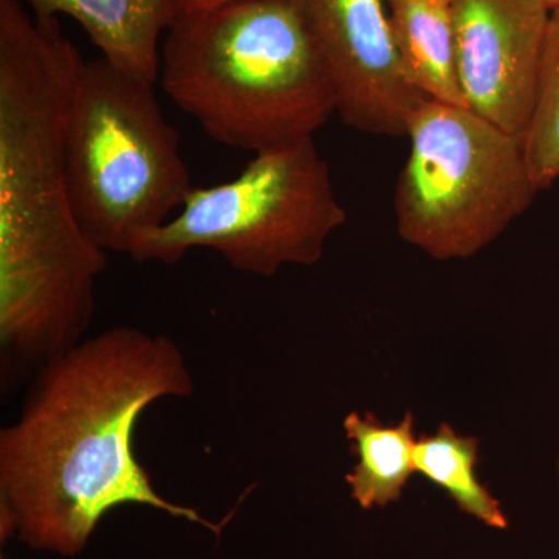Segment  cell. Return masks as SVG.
<instances>
[{"mask_svg": "<svg viewBox=\"0 0 559 559\" xmlns=\"http://www.w3.org/2000/svg\"><path fill=\"white\" fill-rule=\"evenodd\" d=\"M347 221L314 139L253 154L229 182L193 187L178 215L132 245L138 263L176 264L212 249L234 270L272 277L283 266H314Z\"/></svg>", "mask_w": 559, "mask_h": 559, "instance_id": "obj_5", "label": "cell"}, {"mask_svg": "<svg viewBox=\"0 0 559 559\" xmlns=\"http://www.w3.org/2000/svg\"><path fill=\"white\" fill-rule=\"evenodd\" d=\"M451 13L466 108L524 138L550 10L540 0H451Z\"/></svg>", "mask_w": 559, "mask_h": 559, "instance_id": "obj_8", "label": "cell"}, {"mask_svg": "<svg viewBox=\"0 0 559 559\" xmlns=\"http://www.w3.org/2000/svg\"><path fill=\"white\" fill-rule=\"evenodd\" d=\"M558 484H559V457H558Z\"/></svg>", "mask_w": 559, "mask_h": 559, "instance_id": "obj_16", "label": "cell"}, {"mask_svg": "<svg viewBox=\"0 0 559 559\" xmlns=\"http://www.w3.org/2000/svg\"><path fill=\"white\" fill-rule=\"evenodd\" d=\"M443 2H450L451 3V0H443Z\"/></svg>", "mask_w": 559, "mask_h": 559, "instance_id": "obj_17", "label": "cell"}, {"mask_svg": "<svg viewBox=\"0 0 559 559\" xmlns=\"http://www.w3.org/2000/svg\"><path fill=\"white\" fill-rule=\"evenodd\" d=\"M525 156L539 191L559 179V7L550 11Z\"/></svg>", "mask_w": 559, "mask_h": 559, "instance_id": "obj_13", "label": "cell"}, {"mask_svg": "<svg viewBox=\"0 0 559 559\" xmlns=\"http://www.w3.org/2000/svg\"><path fill=\"white\" fill-rule=\"evenodd\" d=\"M396 182L400 237L440 261L465 260L527 212L539 189L524 140L462 106L425 100L409 121Z\"/></svg>", "mask_w": 559, "mask_h": 559, "instance_id": "obj_6", "label": "cell"}, {"mask_svg": "<svg viewBox=\"0 0 559 559\" xmlns=\"http://www.w3.org/2000/svg\"><path fill=\"white\" fill-rule=\"evenodd\" d=\"M480 439L462 436L448 423H441L432 436L418 437L415 447V473L443 489L463 513L489 528H509L502 506L476 473Z\"/></svg>", "mask_w": 559, "mask_h": 559, "instance_id": "obj_12", "label": "cell"}, {"mask_svg": "<svg viewBox=\"0 0 559 559\" xmlns=\"http://www.w3.org/2000/svg\"><path fill=\"white\" fill-rule=\"evenodd\" d=\"M193 390L179 345L134 326L102 331L46 364L0 430V538L76 557L103 516L128 503L219 535V525L159 495L134 452L140 415Z\"/></svg>", "mask_w": 559, "mask_h": 559, "instance_id": "obj_1", "label": "cell"}, {"mask_svg": "<svg viewBox=\"0 0 559 559\" xmlns=\"http://www.w3.org/2000/svg\"><path fill=\"white\" fill-rule=\"evenodd\" d=\"M326 66L336 114L371 135L406 138L425 94L401 61L385 0H297Z\"/></svg>", "mask_w": 559, "mask_h": 559, "instance_id": "obj_7", "label": "cell"}, {"mask_svg": "<svg viewBox=\"0 0 559 559\" xmlns=\"http://www.w3.org/2000/svg\"><path fill=\"white\" fill-rule=\"evenodd\" d=\"M356 463L345 476L349 496L362 510L384 509L399 502L415 474L414 414L385 425L373 412H352L344 419Z\"/></svg>", "mask_w": 559, "mask_h": 559, "instance_id": "obj_11", "label": "cell"}, {"mask_svg": "<svg viewBox=\"0 0 559 559\" xmlns=\"http://www.w3.org/2000/svg\"><path fill=\"white\" fill-rule=\"evenodd\" d=\"M154 86L102 57L84 61L73 92L66 130L70 202L81 229L106 252H130L193 189Z\"/></svg>", "mask_w": 559, "mask_h": 559, "instance_id": "obj_4", "label": "cell"}, {"mask_svg": "<svg viewBox=\"0 0 559 559\" xmlns=\"http://www.w3.org/2000/svg\"><path fill=\"white\" fill-rule=\"evenodd\" d=\"M230 2V0H182V10L197 11L212 9V7L221 5V3Z\"/></svg>", "mask_w": 559, "mask_h": 559, "instance_id": "obj_14", "label": "cell"}, {"mask_svg": "<svg viewBox=\"0 0 559 559\" xmlns=\"http://www.w3.org/2000/svg\"><path fill=\"white\" fill-rule=\"evenodd\" d=\"M540 2H543L550 11L558 9L559 7V0H540Z\"/></svg>", "mask_w": 559, "mask_h": 559, "instance_id": "obj_15", "label": "cell"}, {"mask_svg": "<svg viewBox=\"0 0 559 559\" xmlns=\"http://www.w3.org/2000/svg\"><path fill=\"white\" fill-rule=\"evenodd\" d=\"M84 60L58 20L0 0V347L43 369L84 341L106 250L81 229L66 130Z\"/></svg>", "mask_w": 559, "mask_h": 559, "instance_id": "obj_2", "label": "cell"}, {"mask_svg": "<svg viewBox=\"0 0 559 559\" xmlns=\"http://www.w3.org/2000/svg\"><path fill=\"white\" fill-rule=\"evenodd\" d=\"M165 94L229 148L259 154L312 139L336 91L297 0L180 11L160 51Z\"/></svg>", "mask_w": 559, "mask_h": 559, "instance_id": "obj_3", "label": "cell"}, {"mask_svg": "<svg viewBox=\"0 0 559 559\" xmlns=\"http://www.w3.org/2000/svg\"><path fill=\"white\" fill-rule=\"evenodd\" d=\"M390 25L407 75L430 100L466 108L455 60L451 3L385 0Z\"/></svg>", "mask_w": 559, "mask_h": 559, "instance_id": "obj_10", "label": "cell"}, {"mask_svg": "<svg viewBox=\"0 0 559 559\" xmlns=\"http://www.w3.org/2000/svg\"><path fill=\"white\" fill-rule=\"evenodd\" d=\"M2 559H5V558H2Z\"/></svg>", "mask_w": 559, "mask_h": 559, "instance_id": "obj_18", "label": "cell"}, {"mask_svg": "<svg viewBox=\"0 0 559 559\" xmlns=\"http://www.w3.org/2000/svg\"><path fill=\"white\" fill-rule=\"evenodd\" d=\"M38 20L60 14L79 22L102 57L150 83L160 75V38L178 20L182 0H22Z\"/></svg>", "mask_w": 559, "mask_h": 559, "instance_id": "obj_9", "label": "cell"}]
</instances>
